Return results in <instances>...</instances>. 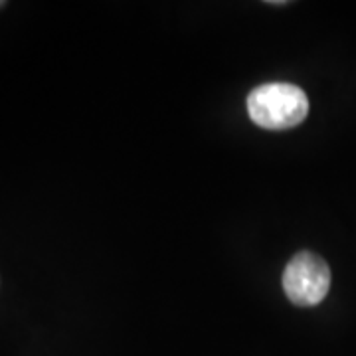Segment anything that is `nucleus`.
I'll list each match as a JSON object with an SVG mask.
<instances>
[{"label":"nucleus","mask_w":356,"mask_h":356,"mask_svg":"<svg viewBox=\"0 0 356 356\" xmlns=\"http://www.w3.org/2000/svg\"><path fill=\"white\" fill-rule=\"evenodd\" d=\"M331 289V269L317 254L299 252L283 271V291L293 305H318Z\"/></svg>","instance_id":"obj_2"},{"label":"nucleus","mask_w":356,"mask_h":356,"mask_svg":"<svg viewBox=\"0 0 356 356\" xmlns=\"http://www.w3.org/2000/svg\"><path fill=\"white\" fill-rule=\"evenodd\" d=\"M4 4H6V2H2V0H0V8H2V6H4Z\"/></svg>","instance_id":"obj_3"},{"label":"nucleus","mask_w":356,"mask_h":356,"mask_svg":"<svg viewBox=\"0 0 356 356\" xmlns=\"http://www.w3.org/2000/svg\"><path fill=\"white\" fill-rule=\"evenodd\" d=\"M248 113L257 127L285 131L297 127L309 115V99L293 83H266L248 95Z\"/></svg>","instance_id":"obj_1"}]
</instances>
